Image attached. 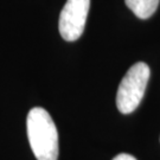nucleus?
Returning a JSON list of instances; mask_svg holds the SVG:
<instances>
[{"label": "nucleus", "mask_w": 160, "mask_h": 160, "mask_svg": "<svg viewBox=\"0 0 160 160\" xmlns=\"http://www.w3.org/2000/svg\"><path fill=\"white\" fill-rule=\"evenodd\" d=\"M160 0H125L127 7L138 18L147 19L154 14Z\"/></svg>", "instance_id": "obj_4"}, {"label": "nucleus", "mask_w": 160, "mask_h": 160, "mask_svg": "<svg viewBox=\"0 0 160 160\" xmlns=\"http://www.w3.org/2000/svg\"><path fill=\"white\" fill-rule=\"evenodd\" d=\"M149 75L148 65L138 62L123 76L116 94V106L122 114H129L138 108L146 90Z\"/></svg>", "instance_id": "obj_2"}, {"label": "nucleus", "mask_w": 160, "mask_h": 160, "mask_svg": "<svg viewBox=\"0 0 160 160\" xmlns=\"http://www.w3.org/2000/svg\"><path fill=\"white\" fill-rule=\"evenodd\" d=\"M28 138L37 160L58 159V132L50 114L44 108L34 107L26 119Z\"/></svg>", "instance_id": "obj_1"}, {"label": "nucleus", "mask_w": 160, "mask_h": 160, "mask_svg": "<svg viewBox=\"0 0 160 160\" xmlns=\"http://www.w3.org/2000/svg\"><path fill=\"white\" fill-rule=\"evenodd\" d=\"M89 7L90 0H67L58 20V30L64 40L74 42L82 36Z\"/></svg>", "instance_id": "obj_3"}, {"label": "nucleus", "mask_w": 160, "mask_h": 160, "mask_svg": "<svg viewBox=\"0 0 160 160\" xmlns=\"http://www.w3.org/2000/svg\"><path fill=\"white\" fill-rule=\"evenodd\" d=\"M113 160H137L133 155L127 154V153H121V154H118Z\"/></svg>", "instance_id": "obj_5"}]
</instances>
